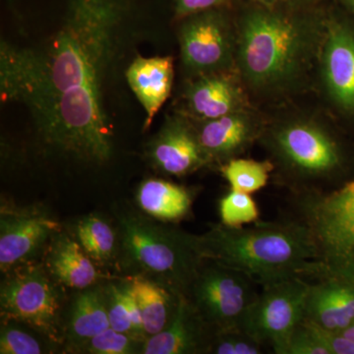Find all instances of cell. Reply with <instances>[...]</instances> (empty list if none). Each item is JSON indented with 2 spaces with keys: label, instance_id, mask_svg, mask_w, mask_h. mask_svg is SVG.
Masks as SVG:
<instances>
[{
  "label": "cell",
  "instance_id": "1",
  "mask_svg": "<svg viewBox=\"0 0 354 354\" xmlns=\"http://www.w3.org/2000/svg\"><path fill=\"white\" fill-rule=\"evenodd\" d=\"M130 0H67L59 30L31 48L1 44V99L24 104L41 140L102 164L113 155L106 80L122 41Z\"/></svg>",
  "mask_w": 354,
  "mask_h": 354
},
{
  "label": "cell",
  "instance_id": "2",
  "mask_svg": "<svg viewBox=\"0 0 354 354\" xmlns=\"http://www.w3.org/2000/svg\"><path fill=\"white\" fill-rule=\"evenodd\" d=\"M204 259L239 270L258 285L292 277L315 279L316 249L307 227L295 218L250 227L215 225L199 235Z\"/></svg>",
  "mask_w": 354,
  "mask_h": 354
},
{
  "label": "cell",
  "instance_id": "3",
  "mask_svg": "<svg viewBox=\"0 0 354 354\" xmlns=\"http://www.w3.org/2000/svg\"><path fill=\"white\" fill-rule=\"evenodd\" d=\"M121 266L186 297L204 262L199 235L158 225L131 211L118 214Z\"/></svg>",
  "mask_w": 354,
  "mask_h": 354
},
{
  "label": "cell",
  "instance_id": "4",
  "mask_svg": "<svg viewBox=\"0 0 354 354\" xmlns=\"http://www.w3.org/2000/svg\"><path fill=\"white\" fill-rule=\"evenodd\" d=\"M314 41L315 32L305 23L271 11H253L239 27L237 64L254 87H281L304 69Z\"/></svg>",
  "mask_w": 354,
  "mask_h": 354
},
{
  "label": "cell",
  "instance_id": "5",
  "mask_svg": "<svg viewBox=\"0 0 354 354\" xmlns=\"http://www.w3.org/2000/svg\"><path fill=\"white\" fill-rule=\"evenodd\" d=\"M293 209L315 246V279L354 286V180L329 192L297 195Z\"/></svg>",
  "mask_w": 354,
  "mask_h": 354
},
{
  "label": "cell",
  "instance_id": "6",
  "mask_svg": "<svg viewBox=\"0 0 354 354\" xmlns=\"http://www.w3.org/2000/svg\"><path fill=\"white\" fill-rule=\"evenodd\" d=\"M266 143L295 195L325 192L326 184L344 164L337 139L311 121L279 125L266 137Z\"/></svg>",
  "mask_w": 354,
  "mask_h": 354
},
{
  "label": "cell",
  "instance_id": "7",
  "mask_svg": "<svg viewBox=\"0 0 354 354\" xmlns=\"http://www.w3.org/2000/svg\"><path fill=\"white\" fill-rule=\"evenodd\" d=\"M257 285L239 270L205 259L186 298L202 320L218 333L241 328L259 295Z\"/></svg>",
  "mask_w": 354,
  "mask_h": 354
},
{
  "label": "cell",
  "instance_id": "8",
  "mask_svg": "<svg viewBox=\"0 0 354 354\" xmlns=\"http://www.w3.org/2000/svg\"><path fill=\"white\" fill-rule=\"evenodd\" d=\"M44 267L14 268L0 288L2 318L30 326L53 341L60 337L62 297Z\"/></svg>",
  "mask_w": 354,
  "mask_h": 354
},
{
  "label": "cell",
  "instance_id": "9",
  "mask_svg": "<svg viewBox=\"0 0 354 354\" xmlns=\"http://www.w3.org/2000/svg\"><path fill=\"white\" fill-rule=\"evenodd\" d=\"M309 281L292 277L263 286L241 328L276 354H286L291 335L304 321Z\"/></svg>",
  "mask_w": 354,
  "mask_h": 354
},
{
  "label": "cell",
  "instance_id": "10",
  "mask_svg": "<svg viewBox=\"0 0 354 354\" xmlns=\"http://www.w3.org/2000/svg\"><path fill=\"white\" fill-rule=\"evenodd\" d=\"M183 66L194 77L225 72L234 62V38L216 9L188 16L179 30Z\"/></svg>",
  "mask_w": 354,
  "mask_h": 354
},
{
  "label": "cell",
  "instance_id": "11",
  "mask_svg": "<svg viewBox=\"0 0 354 354\" xmlns=\"http://www.w3.org/2000/svg\"><path fill=\"white\" fill-rule=\"evenodd\" d=\"M148 155L158 171L174 176H187L209 162L196 127L185 116L167 118L149 144Z\"/></svg>",
  "mask_w": 354,
  "mask_h": 354
},
{
  "label": "cell",
  "instance_id": "12",
  "mask_svg": "<svg viewBox=\"0 0 354 354\" xmlns=\"http://www.w3.org/2000/svg\"><path fill=\"white\" fill-rule=\"evenodd\" d=\"M60 225L41 214L3 213L0 218V268L8 272L28 262L59 234Z\"/></svg>",
  "mask_w": 354,
  "mask_h": 354
},
{
  "label": "cell",
  "instance_id": "13",
  "mask_svg": "<svg viewBox=\"0 0 354 354\" xmlns=\"http://www.w3.org/2000/svg\"><path fill=\"white\" fill-rule=\"evenodd\" d=\"M216 332L209 328L186 297H181L171 322L162 332L147 337L144 354L209 353Z\"/></svg>",
  "mask_w": 354,
  "mask_h": 354
},
{
  "label": "cell",
  "instance_id": "14",
  "mask_svg": "<svg viewBox=\"0 0 354 354\" xmlns=\"http://www.w3.org/2000/svg\"><path fill=\"white\" fill-rule=\"evenodd\" d=\"M322 71L335 104L354 111V31L348 26L330 25L324 43Z\"/></svg>",
  "mask_w": 354,
  "mask_h": 354
},
{
  "label": "cell",
  "instance_id": "15",
  "mask_svg": "<svg viewBox=\"0 0 354 354\" xmlns=\"http://www.w3.org/2000/svg\"><path fill=\"white\" fill-rule=\"evenodd\" d=\"M184 100L186 111L198 121L243 111L245 104L243 91L227 71L196 77L186 88Z\"/></svg>",
  "mask_w": 354,
  "mask_h": 354
},
{
  "label": "cell",
  "instance_id": "16",
  "mask_svg": "<svg viewBox=\"0 0 354 354\" xmlns=\"http://www.w3.org/2000/svg\"><path fill=\"white\" fill-rule=\"evenodd\" d=\"M195 127L209 162H227L239 157L260 134L259 125L243 111L198 121Z\"/></svg>",
  "mask_w": 354,
  "mask_h": 354
},
{
  "label": "cell",
  "instance_id": "17",
  "mask_svg": "<svg viewBox=\"0 0 354 354\" xmlns=\"http://www.w3.org/2000/svg\"><path fill=\"white\" fill-rule=\"evenodd\" d=\"M304 320L333 332L346 329L354 321V286L335 278L310 283Z\"/></svg>",
  "mask_w": 354,
  "mask_h": 354
},
{
  "label": "cell",
  "instance_id": "18",
  "mask_svg": "<svg viewBox=\"0 0 354 354\" xmlns=\"http://www.w3.org/2000/svg\"><path fill=\"white\" fill-rule=\"evenodd\" d=\"M127 79L145 111L148 129L171 95L174 60L171 57H136L127 70Z\"/></svg>",
  "mask_w": 354,
  "mask_h": 354
},
{
  "label": "cell",
  "instance_id": "19",
  "mask_svg": "<svg viewBox=\"0 0 354 354\" xmlns=\"http://www.w3.org/2000/svg\"><path fill=\"white\" fill-rule=\"evenodd\" d=\"M48 254L46 268L60 285L86 290L95 285L101 272L78 241L67 235H55Z\"/></svg>",
  "mask_w": 354,
  "mask_h": 354
},
{
  "label": "cell",
  "instance_id": "20",
  "mask_svg": "<svg viewBox=\"0 0 354 354\" xmlns=\"http://www.w3.org/2000/svg\"><path fill=\"white\" fill-rule=\"evenodd\" d=\"M128 286L141 312L146 337L162 332L176 315L183 295L143 277H133Z\"/></svg>",
  "mask_w": 354,
  "mask_h": 354
},
{
  "label": "cell",
  "instance_id": "21",
  "mask_svg": "<svg viewBox=\"0 0 354 354\" xmlns=\"http://www.w3.org/2000/svg\"><path fill=\"white\" fill-rule=\"evenodd\" d=\"M140 208L160 221L181 220L189 214L192 197L189 191L162 179H148L137 193Z\"/></svg>",
  "mask_w": 354,
  "mask_h": 354
},
{
  "label": "cell",
  "instance_id": "22",
  "mask_svg": "<svg viewBox=\"0 0 354 354\" xmlns=\"http://www.w3.org/2000/svg\"><path fill=\"white\" fill-rule=\"evenodd\" d=\"M109 328L106 293L97 286L83 290L76 297L70 313L68 337L72 344L81 346Z\"/></svg>",
  "mask_w": 354,
  "mask_h": 354
},
{
  "label": "cell",
  "instance_id": "23",
  "mask_svg": "<svg viewBox=\"0 0 354 354\" xmlns=\"http://www.w3.org/2000/svg\"><path fill=\"white\" fill-rule=\"evenodd\" d=\"M76 234L79 243L95 262H108L118 250L115 232L99 216H88L79 221Z\"/></svg>",
  "mask_w": 354,
  "mask_h": 354
},
{
  "label": "cell",
  "instance_id": "24",
  "mask_svg": "<svg viewBox=\"0 0 354 354\" xmlns=\"http://www.w3.org/2000/svg\"><path fill=\"white\" fill-rule=\"evenodd\" d=\"M274 169L271 162L235 158L223 165L221 172L230 183V190L252 194L267 185Z\"/></svg>",
  "mask_w": 354,
  "mask_h": 354
},
{
  "label": "cell",
  "instance_id": "25",
  "mask_svg": "<svg viewBox=\"0 0 354 354\" xmlns=\"http://www.w3.org/2000/svg\"><path fill=\"white\" fill-rule=\"evenodd\" d=\"M221 223L228 227H242L259 220V209L251 194L230 190L221 198L220 205Z\"/></svg>",
  "mask_w": 354,
  "mask_h": 354
},
{
  "label": "cell",
  "instance_id": "26",
  "mask_svg": "<svg viewBox=\"0 0 354 354\" xmlns=\"http://www.w3.org/2000/svg\"><path fill=\"white\" fill-rule=\"evenodd\" d=\"M145 341L146 339L109 328L101 334L84 342L79 346V348L93 354L142 353Z\"/></svg>",
  "mask_w": 354,
  "mask_h": 354
},
{
  "label": "cell",
  "instance_id": "27",
  "mask_svg": "<svg viewBox=\"0 0 354 354\" xmlns=\"http://www.w3.org/2000/svg\"><path fill=\"white\" fill-rule=\"evenodd\" d=\"M265 346L242 328L216 333L209 353L261 354Z\"/></svg>",
  "mask_w": 354,
  "mask_h": 354
},
{
  "label": "cell",
  "instance_id": "28",
  "mask_svg": "<svg viewBox=\"0 0 354 354\" xmlns=\"http://www.w3.org/2000/svg\"><path fill=\"white\" fill-rule=\"evenodd\" d=\"M44 353L38 339L24 330L4 324L0 333V353L41 354Z\"/></svg>",
  "mask_w": 354,
  "mask_h": 354
},
{
  "label": "cell",
  "instance_id": "29",
  "mask_svg": "<svg viewBox=\"0 0 354 354\" xmlns=\"http://www.w3.org/2000/svg\"><path fill=\"white\" fill-rule=\"evenodd\" d=\"M106 295H108L109 320L111 329L134 335L129 309H128L127 286H111Z\"/></svg>",
  "mask_w": 354,
  "mask_h": 354
},
{
  "label": "cell",
  "instance_id": "30",
  "mask_svg": "<svg viewBox=\"0 0 354 354\" xmlns=\"http://www.w3.org/2000/svg\"><path fill=\"white\" fill-rule=\"evenodd\" d=\"M286 354H329V351L319 341L311 325L304 320L291 335Z\"/></svg>",
  "mask_w": 354,
  "mask_h": 354
},
{
  "label": "cell",
  "instance_id": "31",
  "mask_svg": "<svg viewBox=\"0 0 354 354\" xmlns=\"http://www.w3.org/2000/svg\"><path fill=\"white\" fill-rule=\"evenodd\" d=\"M227 0H176L177 17H188L194 14L216 9Z\"/></svg>",
  "mask_w": 354,
  "mask_h": 354
},
{
  "label": "cell",
  "instance_id": "32",
  "mask_svg": "<svg viewBox=\"0 0 354 354\" xmlns=\"http://www.w3.org/2000/svg\"><path fill=\"white\" fill-rule=\"evenodd\" d=\"M341 334L354 342V321L346 329L342 330Z\"/></svg>",
  "mask_w": 354,
  "mask_h": 354
},
{
  "label": "cell",
  "instance_id": "33",
  "mask_svg": "<svg viewBox=\"0 0 354 354\" xmlns=\"http://www.w3.org/2000/svg\"><path fill=\"white\" fill-rule=\"evenodd\" d=\"M257 1L263 2V3L265 4H272L274 3V2H276L277 0H257Z\"/></svg>",
  "mask_w": 354,
  "mask_h": 354
},
{
  "label": "cell",
  "instance_id": "34",
  "mask_svg": "<svg viewBox=\"0 0 354 354\" xmlns=\"http://www.w3.org/2000/svg\"><path fill=\"white\" fill-rule=\"evenodd\" d=\"M346 1H348V6L354 11V0H346Z\"/></svg>",
  "mask_w": 354,
  "mask_h": 354
}]
</instances>
